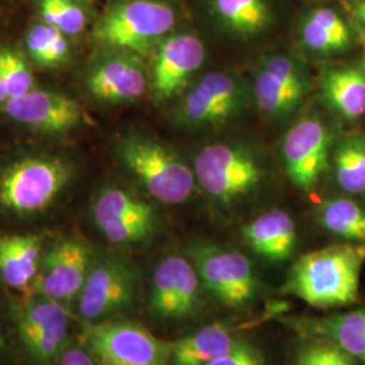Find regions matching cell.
Listing matches in <instances>:
<instances>
[{"label":"cell","instance_id":"cell-25","mask_svg":"<svg viewBox=\"0 0 365 365\" xmlns=\"http://www.w3.org/2000/svg\"><path fill=\"white\" fill-rule=\"evenodd\" d=\"M318 330L354 360L365 363V309L325 318Z\"/></svg>","mask_w":365,"mask_h":365},{"label":"cell","instance_id":"cell-2","mask_svg":"<svg viewBox=\"0 0 365 365\" xmlns=\"http://www.w3.org/2000/svg\"><path fill=\"white\" fill-rule=\"evenodd\" d=\"M117 156L146 192L161 203L180 205L194 194V170L161 141L129 134L119 140Z\"/></svg>","mask_w":365,"mask_h":365},{"label":"cell","instance_id":"cell-32","mask_svg":"<svg viewBox=\"0 0 365 365\" xmlns=\"http://www.w3.org/2000/svg\"><path fill=\"white\" fill-rule=\"evenodd\" d=\"M207 365H267L262 353L253 345L238 341L230 352Z\"/></svg>","mask_w":365,"mask_h":365},{"label":"cell","instance_id":"cell-20","mask_svg":"<svg viewBox=\"0 0 365 365\" xmlns=\"http://www.w3.org/2000/svg\"><path fill=\"white\" fill-rule=\"evenodd\" d=\"M42 260V240L36 235L0 237V280L7 287H31Z\"/></svg>","mask_w":365,"mask_h":365},{"label":"cell","instance_id":"cell-27","mask_svg":"<svg viewBox=\"0 0 365 365\" xmlns=\"http://www.w3.org/2000/svg\"><path fill=\"white\" fill-rule=\"evenodd\" d=\"M26 49L31 60L45 68L63 66L69 57V42L66 34L45 22L29 30Z\"/></svg>","mask_w":365,"mask_h":365},{"label":"cell","instance_id":"cell-3","mask_svg":"<svg viewBox=\"0 0 365 365\" xmlns=\"http://www.w3.org/2000/svg\"><path fill=\"white\" fill-rule=\"evenodd\" d=\"M73 165L63 158H22L0 173V207L19 217L51 207L72 180Z\"/></svg>","mask_w":365,"mask_h":365},{"label":"cell","instance_id":"cell-14","mask_svg":"<svg viewBox=\"0 0 365 365\" xmlns=\"http://www.w3.org/2000/svg\"><path fill=\"white\" fill-rule=\"evenodd\" d=\"M206 60V48L190 33L168 34L152 51L150 87L157 101L179 95Z\"/></svg>","mask_w":365,"mask_h":365},{"label":"cell","instance_id":"cell-9","mask_svg":"<svg viewBox=\"0 0 365 365\" xmlns=\"http://www.w3.org/2000/svg\"><path fill=\"white\" fill-rule=\"evenodd\" d=\"M202 286L227 307H244L257 294L253 265L240 252L217 245H197L192 250Z\"/></svg>","mask_w":365,"mask_h":365},{"label":"cell","instance_id":"cell-15","mask_svg":"<svg viewBox=\"0 0 365 365\" xmlns=\"http://www.w3.org/2000/svg\"><path fill=\"white\" fill-rule=\"evenodd\" d=\"M331 134L321 118H302L287 131L282 156L288 178L302 190L319 182L327 168Z\"/></svg>","mask_w":365,"mask_h":365},{"label":"cell","instance_id":"cell-5","mask_svg":"<svg viewBox=\"0 0 365 365\" xmlns=\"http://www.w3.org/2000/svg\"><path fill=\"white\" fill-rule=\"evenodd\" d=\"M83 346L99 365H168L172 342L129 319L84 322Z\"/></svg>","mask_w":365,"mask_h":365},{"label":"cell","instance_id":"cell-11","mask_svg":"<svg viewBox=\"0 0 365 365\" xmlns=\"http://www.w3.org/2000/svg\"><path fill=\"white\" fill-rule=\"evenodd\" d=\"M92 218L101 233L117 245L144 242L157 229L156 210L130 191L108 185L92 203Z\"/></svg>","mask_w":365,"mask_h":365},{"label":"cell","instance_id":"cell-22","mask_svg":"<svg viewBox=\"0 0 365 365\" xmlns=\"http://www.w3.org/2000/svg\"><path fill=\"white\" fill-rule=\"evenodd\" d=\"M238 339L226 325L214 324L172 342L170 364L207 365L235 348Z\"/></svg>","mask_w":365,"mask_h":365},{"label":"cell","instance_id":"cell-10","mask_svg":"<svg viewBox=\"0 0 365 365\" xmlns=\"http://www.w3.org/2000/svg\"><path fill=\"white\" fill-rule=\"evenodd\" d=\"M95 257L91 245L84 238L72 235L60 240L42 256L31 292L69 307L78 299Z\"/></svg>","mask_w":365,"mask_h":365},{"label":"cell","instance_id":"cell-30","mask_svg":"<svg viewBox=\"0 0 365 365\" xmlns=\"http://www.w3.org/2000/svg\"><path fill=\"white\" fill-rule=\"evenodd\" d=\"M41 13L45 24L57 27L66 36H76L87 25V15L72 0H42Z\"/></svg>","mask_w":365,"mask_h":365},{"label":"cell","instance_id":"cell-7","mask_svg":"<svg viewBox=\"0 0 365 365\" xmlns=\"http://www.w3.org/2000/svg\"><path fill=\"white\" fill-rule=\"evenodd\" d=\"M248 101V86L238 75L210 72L182 96L176 119L187 129L220 128L238 117Z\"/></svg>","mask_w":365,"mask_h":365},{"label":"cell","instance_id":"cell-17","mask_svg":"<svg viewBox=\"0 0 365 365\" xmlns=\"http://www.w3.org/2000/svg\"><path fill=\"white\" fill-rule=\"evenodd\" d=\"M86 81L95 99L129 103L144 96L149 78L140 56L113 49L93 61Z\"/></svg>","mask_w":365,"mask_h":365},{"label":"cell","instance_id":"cell-29","mask_svg":"<svg viewBox=\"0 0 365 365\" xmlns=\"http://www.w3.org/2000/svg\"><path fill=\"white\" fill-rule=\"evenodd\" d=\"M36 88V78L21 53L0 48V107Z\"/></svg>","mask_w":365,"mask_h":365},{"label":"cell","instance_id":"cell-13","mask_svg":"<svg viewBox=\"0 0 365 365\" xmlns=\"http://www.w3.org/2000/svg\"><path fill=\"white\" fill-rule=\"evenodd\" d=\"M15 319L19 339L37 363L51 364L58 360L68 345L71 322L68 306L36 295L18 307Z\"/></svg>","mask_w":365,"mask_h":365},{"label":"cell","instance_id":"cell-31","mask_svg":"<svg viewBox=\"0 0 365 365\" xmlns=\"http://www.w3.org/2000/svg\"><path fill=\"white\" fill-rule=\"evenodd\" d=\"M295 365H356L354 359L331 341H314L300 348Z\"/></svg>","mask_w":365,"mask_h":365},{"label":"cell","instance_id":"cell-1","mask_svg":"<svg viewBox=\"0 0 365 365\" xmlns=\"http://www.w3.org/2000/svg\"><path fill=\"white\" fill-rule=\"evenodd\" d=\"M364 262L365 242L317 249L292 265L286 291L317 309L352 304L359 298Z\"/></svg>","mask_w":365,"mask_h":365},{"label":"cell","instance_id":"cell-6","mask_svg":"<svg viewBox=\"0 0 365 365\" xmlns=\"http://www.w3.org/2000/svg\"><path fill=\"white\" fill-rule=\"evenodd\" d=\"M194 175L207 195L222 203H232L257 188L264 178V167L244 145L214 143L196 155Z\"/></svg>","mask_w":365,"mask_h":365},{"label":"cell","instance_id":"cell-16","mask_svg":"<svg viewBox=\"0 0 365 365\" xmlns=\"http://www.w3.org/2000/svg\"><path fill=\"white\" fill-rule=\"evenodd\" d=\"M202 282L195 265L180 255L158 262L150 291V313L160 319H182L195 312Z\"/></svg>","mask_w":365,"mask_h":365},{"label":"cell","instance_id":"cell-18","mask_svg":"<svg viewBox=\"0 0 365 365\" xmlns=\"http://www.w3.org/2000/svg\"><path fill=\"white\" fill-rule=\"evenodd\" d=\"M1 111L22 126L45 133L72 130L83 120V110L76 101L38 88L7 102Z\"/></svg>","mask_w":365,"mask_h":365},{"label":"cell","instance_id":"cell-23","mask_svg":"<svg viewBox=\"0 0 365 365\" xmlns=\"http://www.w3.org/2000/svg\"><path fill=\"white\" fill-rule=\"evenodd\" d=\"M300 37L307 49L319 54L344 52L351 46V31L345 21L331 9H317L300 27Z\"/></svg>","mask_w":365,"mask_h":365},{"label":"cell","instance_id":"cell-21","mask_svg":"<svg viewBox=\"0 0 365 365\" xmlns=\"http://www.w3.org/2000/svg\"><path fill=\"white\" fill-rule=\"evenodd\" d=\"M321 92L329 106L346 119L365 114V72L357 66L327 68L321 76Z\"/></svg>","mask_w":365,"mask_h":365},{"label":"cell","instance_id":"cell-28","mask_svg":"<svg viewBox=\"0 0 365 365\" xmlns=\"http://www.w3.org/2000/svg\"><path fill=\"white\" fill-rule=\"evenodd\" d=\"M334 172L344 191L365 192V138L353 137L339 144L334 155Z\"/></svg>","mask_w":365,"mask_h":365},{"label":"cell","instance_id":"cell-34","mask_svg":"<svg viewBox=\"0 0 365 365\" xmlns=\"http://www.w3.org/2000/svg\"><path fill=\"white\" fill-rule=\"evenodd\" d=\"M363 51H364V58H365V36H364V39H363Z\"/></svg>","mask_w":365,"mask_h":365},{"label":"cell","instance_id":"cell-19","mask_svg":"<svg viewBox=\"0 0 365 365\" xmlns=\"http://www.w3.org/2000/svg\"><path fill=\"white\" fill-rule=\"evenodd\" d=\"M242 235L249 247L267 260L280 262L297 245V225L284 210H269L249 222Z\"/></svg>","mask_w":365,"mask_h":365},{"label":"cell","instance_id":"cell-8","mask_svg":"<svg viewBox=\"0 0 365 365\" xmlns=\"http://www.w3.org/2000/svg\"><path fill=\"white\" fill-rule=\"evenodd\" d=\"M138 274L130 262L117 256L95 257L78 294V313L84 322H98L131 306Z\"/></svg>","mask_w":365,"mask_h":365},{"label":"cell","instance_id":"cell-4","mask_svg":"<svg viewBox=\"0 0 365 365\" xmlns=\"http://www.w3.org/2000/svg\"><path fill=\"white\" fill-rule=\"evenodd\" d=\"M176 13L161 0H126L113 6L93 29V38L108 49L144 56L170 34Z\"/></svg>","mask_w":365,"mask_h":365},{"label":"cell","instance_id":"cell-33","mask_svg":"<svg viewBox=\"0 0 365 365\" xmlns=\"http://www.w3.org/2000/svg\"><path fill=\"white\" fill-rule=\"evenodd\" d=\"M58 365H99L84 346L66 345L58 357Z\"/></svg>","mask_w":365,"mask_h":365},{"label":"cell","instance_id":"cell-26","mask_svg":"<svg viewBox=\"0 0 365 365\" xmlns=\"http://www.w3.org/2000/svg\"><path fill=\"white\" fill-rule=\"evenodd\" d=\"M321 225L349 242H365V211L349 199L327 200L318 212Z\"/></svg>","mask_w":365,"mask_h":365},{"label":"cell","instance_id":"cell-12","mask_svg":"<svg viewBox=\"0 0 365 365\" xmlns=\"http://www.w3.org/2000/svg\"><path fill=\"white\" fill-rule=\"evenodd\" d=\"M306 68L287 54L262 58L253 83V96L261 113L272 119L291 115L310 90Z\"/></svg>","mask_w":365,"mask_h":365},{"label":"cell","instance_id":"cell-24","mask_svg":"<svg viewBox=\"0 0 365 365\" xmlns=\"http://www.w3.org/2000/svg\"><path fill=\"white\" fill-rule=\"evenodd\" d=\"M212 7L222 24L240 36L257 34L272 21L267 0H214Z\"/></svg>","mask_w":365,"mask_h":365}]
</instances>
